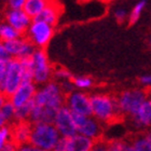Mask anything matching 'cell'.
I'll return each mask as SVG.
<instances>
[{
  "label": "cell",
  "instance_id": "obj_31",
  "mask_svg": "<svg viewBox=\"0 0 151 151\" xmlns=\"http://www.w3.org/2000/svg\"><path fill=\"white\" fill-rule=\"evenodd\" d=\"M11 60L10 54L8 53V51L6 49V45L3 42L0 41V60H4V62H9Z\"/></svg>",
  "mask_w": 151,
  "mask_h": 151
},
{
  "label": "cell",
  "instance_id": "obj_5",
  "mask_svg": "<svg viewBox=\"0 0 151 151\" xmlns=\"http://www.w3.org/2000/svg\"><path fill=\"white\" fill-rule=\"evenodd\" d=\"M34 69V83L38 86L45 84L53 78V68L43 49H36L30 57Z\"/></svg>",
  "mask_w": 151,
  "mask_h": 151
},
{
  "label": "cell",
  "instance_id": "obj_1",
  "mask_svg": "<svg viewBox=\"0 0 151 151\" xmlns=\"http://www.w3.org/2000/svg\"><path fill=\"white\" fill-rule=\"evenodd\" d=\"M34 103L37 106L56 113L63 106H65L66 95L63 93L56 81H50L41 86H38L34 97Z\"/></svg>",
  "mask_w": 151,
  "mask_h": 151
},
{
  "label": "cell",
  "instance_id": "obj_36",
  "mask_svg": "<svg viewBox=\"0 0 151 151\" xmlns=\"http://www.w3.org/2000/svg\"><path fill=\"white\" fill-rule=\"evenodd\" d=\"M139 82L142 83V85H145V86H151V75H144L140 77L139 79Z\"/></svg>",
  "mask_w": 151,
  "mask_h": 151
},
{
  "label": "cell",
  "instance_id": "obj_30",
  "mask_svg": "<svg viewBox=\"0 0 151 151\" xmlns=\"http://www.w3.org/2000/svg\"><path fill=\"white\" fill-rule=\"evenodd\" d=\"M25 4V0H10L8 1L9 10H23Z\"/></svg>",
  "mask_w": 151,
  "mask_h": 151
},
{
  "label": "cell",
  "instance_id": "obj_6",
  "mask_svg": "<svg viewBox=\"0 0 151 151\" xmlns=\"http://www.w3.org/2000/svg\"><path fill=\"white\" fill-rule=\"evenodd\" d=\"M23 83V70L22 65L19 60L11 58L8 63L6 71L1 86L0 93L10 97Z\"/></svg>",
  "mask_w": 151,
  "mask_h": 151
},
{
  "label": "cell",
  "instance_id": "obj_8",
  "mask_svg": "<svg viewBox=\"0 0 151 151\" xmlns=\"http://www.w3.org/2000/svg\"><path fill=\"white\" fill-rule=\"evenodd\" d=\"M73 116L78 134L93 139L95 142L103 134L101 123L95 119L94 116H81V114H75V113H73Z\"/></svg>",
  "mask_w": 151,
  "mask_h": 151
},
{
  "label": "cell",
  "instance_id": "obj_14",
  "mask_svg": "<svg viewBox=\"0 0 151 151\" xmlns=\"http://www.w3.org/2000/svg\"><path fill=\"white\" fill-rule=\"evenodd\" d=\"M129 122L134 129L139 131L151 127V97L147 98L138 110L129 116Z\"/></svg>",
  "mask_w": 151,
  "mask_h": 151
},
{
  "label": "cell",
  "instance_id": "obj_7",
  "mask_svg": "<svg viewBox=\"0 0 151 151\" xmlns=\"http://www.w3.org/2000/svg\"><path fill=\"white\" fill-rule=\"evenodd\" d=\"M53 26L38 19H32L28 30L26 32V38L34 44L36 49H44L53 38Z\"/></svg>",
  "mask_w": 151,
  "mask_h": 151
},
{
  "label": "cell",
  "instance_id": "obj_4",
  "mask_svg": "<svg viewBox=\"0 0 151 151\" xmlns=\"http://www.w3.org/2000/svg\"><path fill=\"white\" fill-rule=\"evenodd\" d=\"M148 98L147 92L142 88L124 90L116 96V104L121 116H132Z\"/></svg>",
  "mask_w": 151,
  "mask_h": 151
},
{
  "label": "cell",
  "instance_id": "obj_20",
  "mask_svg": "<svg viewBox=\"0 0 151 151\" xmlns=\"http://www.w3.org/2000/svg\"><path fill=\"white\" fill-rule=\"evenodd\" d=\"M131 145L135 151H151V131L135 137Z\"/></svg>",
  "mask_w": 151,
  "mask_h": 151
},
{
  "label": "cell",
  "instance_id": "obj_33",
  "mask_svg": "<svg viewBox=\"0 0 151 151\" xmlns=\"http://www.w3.org/2000/svg\"><path fill=\"white\" fill-rule=\"evenodd\" d=\"M107 145L108 142H95L93 148L91 149L90 151H107Z\"/></svg>",
  "mask_w": 151,
  "mask_h": 151
},
{
  "label": "cell",
  "instance_id": "obj_12",
  "mask_svg": "<svg viewBox=\"0 0 151 151\" xmlns=\"http://www.w3.org/2000/svg\"><path fill=\"white\" fill-rule=\"evenodd\" d=\"M37 90L38 85L34 82H23L21 86L9 97V101L14 105V107L19 108L34 101Z\"/></svg>",
  "mask_w": 151,
  "mask_h": 151
},
{
  "label": "cell",
  "instance_id": "obj_32",
  "mask_svg": "<svg viewBox=\"0 0 151 151\" xmlns=\"http://www.w3.org/2000/svg\"><path fill=\"white\" fill-rule=\"evenodd\" d=\"M52 151H68L67 138H63V137H62V138L60 139V142L55 145V147H54Z\"/></svg>",
  "mask_w": 151,
  "mask_h": 151
},
{
  "label": "cell",
  "instance_id": "obj_41",
  "mask_svg": "<svg viewBox=\"0 0 151 151\" xmlns=\"http://www.w3.org/2000/svg\"><path fill=\"white\" fill-rule=\"evenodd\" d=\"M150 45H151V40H150Z\"/></svg>",
  "mask_w": 151,
  "mask_h": 151
},
{
  "label": "cell",
  "instance_id": "obj_27",
  "mask_svg": "<svg viewBox=\"0 0 151 151\" xmlns=\"http://www.w3.org/2000/svg\"><path fill=\"white\" fill-rule=\"evenodd\" d=\"M127 142L120 140V139H114L108 142L107 145V151H127L129 148Z\"/></svg>",
  "mask_w": 151,
  "mask_h": 151
},
{
  "label": "cell",
  "instance_id": "obj_26",
  "mask_svg": "<svg viewBox=\"0 0 151 151\" xmlns=\"http://www.w3.org/2000/svg\"><path fill=\"white\" fill-rule=\"evenodd\" d=\"M11 137H12V133H11V126L6 125L0 129V151L2 148L11 142Z\"/></svg>",
  "mask_w": 151,
  "mask_h": 151
},
{
  "label": "cell",
  "instance_id": "obj_34",
  "mask_svg": "<svg viewBox=\"0 0 151 151\" xmlns=\"http://www.w3.org/2000/svg\"><path fill=\"white\" fill-rule=\"evenodd\" d=\"M8 63L9 62H4V60H0V86L2 84L4 76H6V67H8Z\"/></svg>",
  "mask_w": 151,
  "mask_h": 151
},
{
  "label": "cell",
  "instance_id": "obj_17",
  "mask_svg": "<svg viewBox=\"0 0 151 151\" xmlns=\"http://www.w3.org/2000/svg\"><path fill=\"white\" fill-rule=\"evenodd\" d=\"M95 140L80 134H76L73 137L67 138L68 151H90L93 148Z\"/></svg>",
  "mask_w": 151,
  "mask_h": 151
},
{
  "label": "cell",
  "instance_id": "obj_21",
  "mask_svg": "<svg viewBox=\"0 0 151 151\" xmlns=\"http://www.w3.org/2000/svg\"><path fill=\"white\" fill-rule=\"evenodd\" d=\"M34 101H29L27 104L23 105L21 107L16 108L15 111V122H22V121H29L30 116H32V111L34 108Z\"/></svg>",
  "mask_w": 151,
  "mask_h": 151
},
{
  "label": "cell",
  "instance_id": "obj_19",
  "mask_svg": "<svg viewBox=\"0 0 151 151\" xmlns=\"http://www.w3.org/2000/svg\"><path fill=\"white\" fill-rule=\"evenodd\" d=\"M21 36L22 35L17 30L13 28L9 23H6L4 19L0 21V41L1 42L6 43V42H9L11 40L17 39Z\"/></svg>",
  "mask_w": 151,
  "mask_h": 151
},
{
  "label": "cell",
  "instance_id": "obj_15",
  "mask_svg": "<svg viewBox=\"0 0 151 151\" xmlns=\"http://www.w3.org/2000/svg\"><path fill=\"white\" fill-rule=\"evenodd\" d=\"M32 123L30 121H22V122H14L11 126L12 137L11 140L15 142L17 146H22L28 144L32 134Z\"/></svg>",
  "mask_w": 151,
  "mask_h": 151
},
{
  "label": "cell",
  "instance_id": "obj_23",
  "mask_svg": "<svg viewBox=\"0 0 151 151\" xmlns=\"http://www.w3.org/2000/svg\"><path fill=\"white\" fill-rule=\"evenodd\" d=\"M73 82L75 84V88L77 91H84L92 88L93 85V80L90 77L86 76H78V77H73Z\"/></svg>",
  "mask_w": 151,
  "mask_h": 151
},
{
  "label": "cell",
  "instance_id": "obj_35",
  "mask_svg": "<svg viewBox=\"0 0 151 151\" xmlns=\"http://www.w3.org/2000/svg\"><path fill=\"white\" fill-rule=\"evenodd\" d=\"M16 151H44V150H41V149L37 148V147L32 146V144L28 142V144H25V145L19 146Z\"/></svg>",
  "mask_w": 151,
  "mask_h": 151
},
{
  "label": "cell",
  "instance_id": "obj_10",
  "mask_svg": "<svg viewBox=\"0 0 151 151\" xmlns=\"http://www.w3.org/2000/svg\"><path fill=\"white\" fill-rule=\"evenodd\" d=\"M65 106L68 107L70 111L75 114H81V116H92L91 107V98L90 95L82 91L73 92L71 94L66 96V103Z\"/></svg>",
  "mask_w": 151,
  "mask_h": 151
},
{
  "label": "cell",
  "instance_id": "obj_29",
  "mask_svg": "<svg viewBox=\"0 0 151 151\" xmlns=\"http://www.w3.org/2000/svg\"><path fill=\"white\" fill-rule=\"evenodd\" d=\"M129 13L127 12L124 8H121V6H120V8H116V9L114 10V12H113V16H114L116 21L120 23L127 21V19H129Z\"/></svg>",
  "mask_w": 151,
  "mask_h": 151
},
{
  "label": "cell",
  "instance_id": "obj_9",
  "mask_svg": "<svg viewBox=\"0 0 151 151\" xmlns=\"http://www.w3.org/2000/svg\"><path fill=\"white\" fill-rule=\"evenodd\" d=\"M53 124L63 138H70L76 134H78L73 112L66 106H63L56 112Z\"/></svg>",
  "mask_w": 151,
  "mask_h": 151
},
{
  "label": "cell",
  "instance_id": "obj_18",
  "mask_svg": "<svg viewBox=\"0 0 151 151\" xmlns=\"http://www.w3.org/2000/svg\"><path fill=\"white\" fill-rule=\"evenodd\" d=\"M47 4L44 0H25L24 11L32 19H35Z\"/></svg>",
  "mask_w": 151,
  "mask_h": 151
},
{
  "label": "cell",
  "instance_id": "obj_25",
  "mask_svg": "<svg viewBox=\"0 0 151 151\" xmlns=\"http://www.w3.org/2000/svg\"><path fill=\"white\" fill-rule=\"evenodd\" d=\"M53 78L56 80V82H62L65 80H73V73L69 70L63 67H56L53 70Z\"/></svg>",
  "mask_w": 151,
  "mask_h": 151
},
{
  "label": "cell",
  "instance_id": "obj_39",
  "mask_svg": "<svg viewBox=\"0 0 151 151\" xmlns=\"http://www.w3.org/2000/svg\"><path fill=\"white\" fill-rule=\"evenodd\" d=\"M6 125H8V123H6V119L3 118L2 113L0 112V129H1V127H3V126H6Z\"/></svg>",
  "mask_w": 151,
  "mask_h": 151
},
{
  "label": "cell",
  "instance_id": "obj_38",
  "mask_svg": "<svg viewBox=\"0 0 151 151\" xmlns=\"http://www.w3.org/2000/svg\"><path fill=\"white\" fill-rule=\"evenodd\" d=\"M6 101H8V97L4 94L0 93V110H1V108L3 107V105L6 104Z\"/></svg>",
  "mask_w": 151,
  "mask_h": 151
},
{
  "label": "cell",
  "instance_id": "obj_28",
  "mask_svg": "<svg viewBox=\"0 0 151 151\" xmlns=\"http://www.w3.org/2000/svg\"><path fill=\"white\" fill-rule=\"evenodd\" d=\"M57 83L60 84L62 91H63V93L66 95V96L76 91V88H75V84H73V80H65V81L57 82Z\"/></svg>",
  "mask_w": 151,
  "mask_h": 151
},
{
  "label": "cell",
  "instance_id": "obj_2",
  "mask_svg": "<svg viewBox=\"0 0 151 151\" xmlns=\"http://www.w3.org/2000/svg\"><path fill=\"white\" fill-rule=\"evenodd\" d=\"M92 107V116L103 123L116 121L120 114L116 97L106 93H95L90 95Z\"/></svg>",
  "mask_w": 151,
  "mask_h": 151
},
{
  "label": "cell",
  "instance_id": "obj_22",
  "mask_svg": "<svg viewBox=\"0 0 151 151\" xmlns=\"http://www.w3.org/2000/svg\"><path fill=\"white\" fill-rule=\"evenodd\" d=\"M146 3L147 2H146L145 0H142V1H138V2L132 8V10L129 11V19H127V22H129V25H134L135 23H137V21H138L140 15H142V11L145 10Z\"/></svg>",
  "mask_w": 151,
  "mask_h": 151
},
{
  "label": "cell",
  "instance_id": "obj_13",
  "mask_svg": "<svg viewBox=\"0 0 151 151\" xmlns=\"http://www.w3.org/2000/svg\"><path fill=\"white\" fill-rule=\"evenodd\" d=\"M4 21L9 23L21 35L26 34L32 22V19L26 14L24 10H8L4 14Z\"/></svg>",
  "mask_w": 151,
  "mask_h": 151
},
{
  "label": "cell",
  "instance_id": "obj_37",
  "mask_svg": "<svg viewBox=\"0 0 151 151\" xmlns=\"http://www.w3.org/2000/svg\"><path fill=\"white\" fill-rule=\"evenodd\" d=\"M17 147H19V146L16 145L15 142H13L12 140H11V142H9L4 147H3L1 151H16L17 150Z\"/></svg>",
  "mask_w": 151,
  "mask_h": 151
},
{
  "label": "cell",
  "instance_id": "obj_16",
  "mask_svg": "<svg viewBox=\"0 0 151 151\" xmlns=\"http://www.w3.org/2000/svg\"><path fill=\"white\" fill-rule=\"evenodd\" d=\"M60 14V6L57 3L47 2L45 8L42 10V12L35 19L47 23V24H49L51 26H54L57 23V21H58Z\"/></svg>",
  "mask_w": 151,
  "mask_h": 151
},
{
  "label": "cell",
  "instance_id": "obj_40",
  "mask_svg": "<svg viewBox=\"0 0 151 151\" xmlns=\"http://www.w3.org/2000/svg\"><path fill=\"white\" fill-rule=\"evenodd\" d=\"M127 151H135V149L133 148L132 145H131V144H129V148H127Z\"/></svg>",
  "mask_w": 151,
  "mask_h": 151
},
{
  "label": "cell",
  "instance_id": "obj_3",
  "mask_svg": "<svg viewBox=\"0 0 151 151\" xmlns=\"http://www.w3.org/2000/svg\"><path fill=\"white\" fill-rule=\"evenodd\" d=\"M62 138L53 123H35L32 124L29 144L44 151H52Z\"/></svg>",
  "mask_w": 151,
  "mask_h": 151
},
{
  "label": "cell",
  "instance_id": "obj_24",
  "mask_svg": "<svg viewBox=\"0 0 151 151\" xmlns=\"http://www.w3.org/2000/svg\"><path fill=\"white\" fill-rule=\"evenodd\" d=\"M15 111H16V108L14 107V105L8 99V101L1 108L0 112L2 113V116L6 119V123H12L13 124V123L15 122Z\"/></svg>",
  "mask_w": 151,
  "mask_h": 151
},
{
  "label": "cell",
  "instance_id": "obj_11",
  "mask_svg": "<svg viewBox=\"0 0 151 151\" xmlns=\"http://www.w3.org/2000/svg\"><path fill=\"white\" fill-rule=\"evenodd\" d=\"M4 45H6V49L8 51V53L10 54L11 58L19 60L32 57V55L36 50L34 44L27 38L23 37V36H21L17 39L6 42Z\"/></svg>",
  "mask_w": 151,
  "mask_h": 151
}]
</instances>
